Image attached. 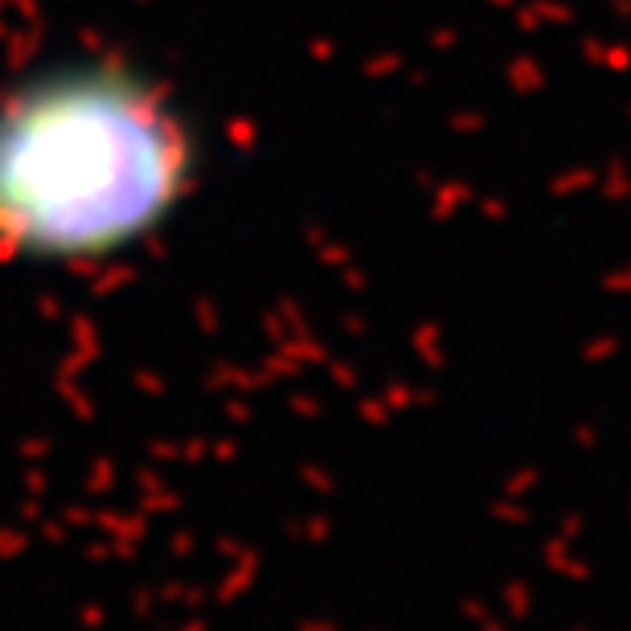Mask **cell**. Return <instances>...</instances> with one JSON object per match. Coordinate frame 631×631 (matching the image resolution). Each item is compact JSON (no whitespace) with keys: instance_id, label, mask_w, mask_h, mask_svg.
Wrapping results in <instances>:
<instances>
[{"instance_id":"6da1fadb","label":"cell","mask_w":631,"mask_h":631,"mask_svg":"<svg viewBox=\"0 0 631 631\" xmlns=\"http://www.w3.org/2000/svg\"><path fill=\"white\" fill-rule=\"evenodd\" d=\"M193 185V127L132 62L74 54L0 90V262H115L165 230Z\"/></svg>"}]
</instances>
